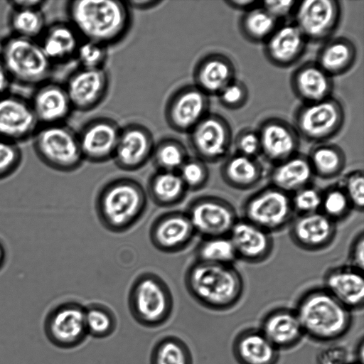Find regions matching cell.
<instances>
[{
	"instance_id": "30",
	"label": "cell",
	"mask_w": 364,
	"mask_h": 364,
	"mask_svg": "<svg viewBox=\"0 0 364 364\" xmlns=\"http://www.w3.org/2000/svg\"><path fill=\"white\" fill-rule=\"evenodd\" d=\"M269 176L270 185L291 195L311 184L315 177L307 155L299 152L274 164Z\"/></svg>"
},
{
	"instance_id": "56",
	"label": "cell",
	"mask_w": 364,
	"mask_h": 364,
	"mask_svg": "<svg viewBox=\"0 0 364 364\" xmlns=\"http://www.w3.org/2000/svg\"><path fill=\"white\" fill-rule=\"evenodd\" d=\"M127 4H129L131 6L137 9H147L149 6H153L154 4L159 3L158 1H129L126 2Z\"/></svg>"
},
{
	"instance_id": "21",
	"label": "cell",
	"mask_w": 364,
	"mask_h": 364,
	"mask_svg": "<svg viewBox=\"0 0 364 364\" xmlns=\"http://www.w3.org/2000/svg\"><path fill=\"white\" fill-rule=\"evenodd\" d=\"M108 86V75L103 68H80L71 75L65 88L73 109L86 112L102 101Z\"/></svg>"
},
{
	"instance_id": "58",
	"label": "cell",
	"mask_w": 364,
	"mask_h": 364,
	"mask_svg": "<svg viewBox=\"0 0 364 364\" xmlns=\"http://www.w3.org/2000/svg\"><path fill=\"white\" fill-rule=\"evenodd\" d=\"M6 260V250L3 244L0 242V269L2 268Z\"/></svg>"
},
{
	"instance_id": "18",
	"label": "cell",
	"mask_w": 364,
	"mask_h": 364,
	"mask_svg": "<svg viewBox=\"0 0 364 364\" xmlns=\"http://www.w3.org/2000/svg\"><path fill=\"white\" fill-rule=\"evenodd\" d=\"M38 122L30 102L6 94L0 97V138L18 144L33 136Z\"/></svg>"
},
{
	"instance_id": "37",
	"label": "cell",
	"mask_w": 364,
	"mask_h": 364,
	"mask_svg": "<svg viewBox=\"0 0 364 364\" xmlns=\"http://www.w3.org/2000/svg\"><path fill=\"white\" fill-rule=\"evenodd\" d=\"M239 26L242 34L250 41L264 43L278 27V21L259 5L245 11Z\"/></svg>"
},
{
	"instance_id": "6",
	"label": "cell",
	"mask_w": 364,
	"mask_h": 364,
	"mask_svg": "<svg viewBox=\"0 0 364 364\" xmlns=\"http://www.w3.org/2000/svg\"><path fill=\"white\" fill-rule=\"evenodd\" d=\"M1 60L11 80L24 85L46 82L53 65L35 40L14 36L4 41Z\"/></svg>"
},
{
	"instance_id": "39",
	"label": "cell",
	"mask_w": 364,
	"mask_h": 364,
	"mask_svg": "<svg viewBox=\"0 0 364 364\" xmlns=\"http://www.w3.org/2000/svg\"><path fill=\"white\" fill-rule=\"evenodd\" d=\"M196 260L233 264L237 259L229 235L204 237L196 248Z\"/></svg>"
},
{
	"instance_id": "2",
	"label": "cell",
	"mask_w": 364,
	"mask_h": 364,
	"mask_svg": "<svg viewBox=\"0 0 364 364\" xmlns=\"http://www.w3.org/2000/svg\"><path fill=\"white\" fill-rule=\"evenodd\" d=\"M148 196L143 186L129 177L105 183L95 197V213L105 229L122 233L131 229L144 214Z\"/></svg>"
},
{
	"instance_id": "55",
	"label": "cell",
	"mask_w": 364,
	"mask_h": 364,
	"mask_svg": "<svg viewBox=\"0 0 364 364\" xmlns=\"http://www.w3.org/2000/svg\"><path fill=\"white\" fill-rule=\"evenodd\" d=\"M11 82V78L0 60V97L7 94Z\"/></svg>"
},
{
	"instance_id": "42",
	"label": "cell",
	"mask_w": 364,
	"mask_h": 364,
	"mask_svg": "<svg viewBox=\"0 0 364 364\" xmlns=\"http://www.w3.org/2000/svg\"><path fill=\"white\" fill-rule=\"evenodd\" d=\"M352 210L351 203L340 184L322 192L319 211L336 223L346 219Z\"/></svg>"
},
{
	"instance_id": "23",
	"label": "cell",
	"mask_w": 364,
	"mask_h": 364,
	"mask_svg": "<svg viewBox=\"0 0 364 364\" xmlns=\"http://www.w3.org/2000/svg\"><path fill=\"white\" fill-rule=\"evenodd\" d=\"M323 287L351 311L363 309V271L350 264L331 268L324 275Z\"/></svg>"
},
{
	"instance_id": "28",
	"label": "cell",
	"mask_w": 364,
	"mask_h": 364,
	"mask_svg": "<svg viewBox=\"0 0 364 364\" xmlns=\"http://www.w3.org/2000/svg\"><path fill=\"white\" fill-rule=\"evenodd\" d=\"M291 87L303 104H310L331 97L333 81L316 62H306L292 73Z\"/></svg>"
},
{
	"instance_id": "12",
	"label": "cell",
	"mask_w": 364,
	"mask_h": 364,
	"mask_svg": "<svg viewBox=\"0 0 364 364\" xmlns=\"http://www.w3.org/2000/svg\"><path fill=\"white\" fill-rule=\"evenodd\" d=\"M196 235L204 237L228 235L238 220L234 206L215 196H201L192 200L186 210Z\"/></svg>"
},
{
	"instance_id": "47",
	"label": "cell",
	"mask_w": 364,
	"mask_h": 364,
	"mask_svg": "<svg viewBox=\"0 0 364 364\" xmlns=\"http://www.w3.org/2000/svg\"><path fill=\"white\" fill-rule=\"evenodd\" d=\"M248 95V90L245 84L235 78L217 96L220 103L224 107L235 110L240 109L246 104Z\"/></svg>"
},
{
	"instance_id": "15",
	"label": "cell",
	"mask_w": 364,
	"mask_h": 364,
	"mask_svg": "<svg viewBox=\"0 0 364 364\" xmlns=\"http://www.w3.org/2000/svg\"><path fill=\"white\" fill-rule=\"evenodd\" d=\"M151 245L164 253L183 251L196 235L186 211H170L159 215L149 228Z\"/></svg>"
},
{
	"instance_id": "45",
	"label": "cell",
	"mask_w": 364,
	"mask_h": 364,
	"mask_svg": "<svg viewBox=\"0 0 364 364\" xmlns=\"http://www.w3.org/2000/svg\"><path fill=\"white\" fill-rule=\"evenodd\" d=\"M75 56L81 68L86 69H102L107 59L106 46L91 41L85 40L80 43Z\"/></svg>"
},
{
	"instance_id": "29",
	"label": "cell",
	"mask_w": 364,
	"mask_h": 364,
	"mask_svg": "<svg viewBox=\"0 0 364 364\" xmlns=\"http://www.w3.org/2000/svg\"><path fill=\"white\" fill-rule=\"evenodd\" d=\"M232 353L239 364H277L279 350L259 328L240 331L232 343Z\"/></svg>"
},
{
	"instance_id": "10",
	"label": "cell",
	"mask_w": 364,
	"mask_h": 364,
	"mask_svg": "<svg viewBox=\"0 0 364 364\" xmlns=\"http://www.w3.org/2000/svg\"><path fill=\"white\" fill-rule=\"evenodd\" d=\"M44 335L54 347L72 350L82 346L88 337L85 322V306L65 301L51 307L43 322Z\"/></svg>"
},
{
	"instance_id": "52",
	"label": "cell",
	"mask_w": 364,
	"mask_h": 364,
	"mask_svg": "<svg viewBox=\"0 0 364 364\" xmlns=\"http://www.w3.org/2000/svg\"><path fill=\"white\" fill-rule=\"evenodd\" d=\"M350 264L360 270H364V234L360 232L353 242L350 247Z\"/></svg>"
},
{
	"instance_id": "5",
	"label": "cell",
	"mask_w": 364,
	"mask_h": 364,
	"mask_svg": "<svg viewBox=\"0 0 364 364\" xmlns=\"http://www.w3.org/2000/svg\"><path fill=\"white\" fill-rule=\"evenodd\" d=\"M127 306L134 321L149 329L160 328L171 319L174 299L168 284L154 272H143L133 281Z\"/></svg>"
},
{
	"instance_id": "60",
	"label": "cell",
	"mask_w": 364,
	"mask_h": 364,
	"mask_svg": "<svg viewBox=\"0 0 364 364\" xmlns=\"http://www.w3.org/2000/svg\"><path fill=\"white\" fill-rule=\"evenodd\" d=\"M350 364H358V363H351Z\"/></svg>"
},
{
	"instance_id": "14",
	"label": "cell",
	"mask_w": 364,
	"mask_h": 364,
	"mask_svg": "<svg viewBox=\"0 0 364 364\" xmlns=\"http://www.w3.org/2000/svg\"><path fill=\"white\" fill-rule=\"evenodd\" d=\"M209 96L195 85H185L168 99L165 119L168 126L181 133H188L208 113Z\"/></svg>"
},
{
	"instance_id": "7",
	"label": "cell",
	"mask_w": 364,
	"mask_h": 364,
	"mask_svg": "<svg viewBox=\"0 0 364 364\" xmlns=\"http://www.w3.org/2000/svg\"><path fill=\"white\" fill-rule=\"evenodd\" d=\"M33 149L48 167L60 172H72L84 161L77 134L63 124L44 125L33 134Z\"/></svg>"
},
{
	"instance_id": "41",
	"label": "cell",
	"mask_w": 364,
	"mask_h": 364,
	"mask_svg": "<svg viewBox=\"0 0 364 364\" xmlns=\"http://www.w3.org/2000/svg\"><path fill=\"white\" fill-rule=\"evenodd\" d=\"M9 25L14 36L35 40L45 31V17L38 8H15Z\"/></svg>"
},
{
	"instance_id": "13",
	"label": "cell",
	"mask_w": 364,
	"mask_h": 364,
	"mask_svg": "<svg viewBox=\"0 0 364 364\" xmlns=\"http://www.w3.org/2000/svg\"><path fill=\"white\" fill-rule=\"evenodd\" d=\"M341 13V6L337 0L298 1L294 11V24L307 41L325 42L336 30Z\"/></svg>"
},
{
	"instance_id": "1",
	"label": "cell",
	"mask_w": 364,
	"mask_h": 364,
	"mask_svg": "<svg viewBox=\"0 0 364 364\" xmlns=\"http://www.w3.org/2000/svg\"><path fill=\"white\" fill-rule=\"evenodd\" d=\"M184 284L190 296L200 306L214 311L231 309L244 293V281L233 264L196 260L187 268Z\"/></svg>"
},
{
	"instance_id": "35",
	"label": "cell",
	"mask_w": 364,
	"mask_h": 364,
	"mask_svg": "<svg viewBox=\"0 0 364 364\" xmlns=\"http://www.w3.org/2000/svg\"><path fill=\"white\" fill-rule=\"evenodd\" d=\"M307 157L314 176L323 180L339 176L346 164V156L342 148L327 142L316 144Z\"/></svg>"
},
{
	"instance_id": "49",
	"label": "cell",
	"mask_w": 364,
	"mask_h": 364,
	"mask_svg": "<svg viewBox=\"0 0 364 364\" xmlns=\"http://www.w3.org/2000/svg\"><path fill=\"white\" fill-rule=\"evenodd\" d=\"M236 153L257 158L261 154V143L257 130L246 128L241 130L234 139Z\"/></svg>"
},
{
	"instance_id": "54",
	"label": "cell",
	"mask_w": 364,
	"mask_h": 364,
	"mask_svg": "<svg viewBox=\"0 0 364 364\" xmlns=\"http://www.w3.org/2000/svg\"><path fill=\"white\" fill-rule=\"evenodd\" d=\"M9 3L11 4L13 9H41V7L46 3V1L40 0H16L9 1Z\"/></svg>"
},
{
	"instance_id": "34",
	"label": "cell",
	"mask_w": 364,
	"mask_h": 364,
	"mask_svg": "<svg viewBox=\"0 0 364 364\" xmlns=\"http://www.w3.org/2000/svg\"><path fill=\"white\" fill-rule=\"evenodd\" d=\"M187 189L178 172L156 171L149 178L146 192L157 206L170 208L181 203Z\"/></svg>"
},
{
	"instance_id": "26",
	"label": "cell",
	"mask_w": 364,
	"mask_h": 364,
	"mask_svg": "<svg viewBox=\"0 0 364 364\" xmlns=\"http://www.w3.org/2000/svg\"><path fill=\"white\" fill-rule=\"evenodd\" d=\"M30 103L38 124L44 125L62 124L73 109L65 87L53 82L38 86Z\"/></svg>"
},
{
	"instance_id": "32",
	"label": "cell",
	"mask_w": 364,
	"mask_h": 364,
	"mask_svg": "<svg viewBox=\"0 0 364 364\" xmlns=\"http://www.w3.org/2000/svg\"><path fill=\"white\" fill-rule=\"evenodd\" d=\"M319 49L316 63L331 77L348 72L354 65L357 50L349 38L339 36L323 42Z\"/></svg>"
},
{
	"instance_id": "3",
	"label": "cell",
	"mask_w": 364,
	"mask_h": 364,
	"mask_svg": "<svg viewBox=\"0 0 364 364\" xmlns=\"http://www.w3.org/2000/svg\"><path fill=\"white\" fill-rule=\"evenodd\" d=\"M68 14L77 33L105 46L121 40L131 23L128 6L118 0L71 1Z\"/></svg>"
},
{
	"instance_id": "43",
	"label": "cell",
	"mask_w": 364,
	"mask_h": 364,
	"mask_svg": "<svg viewBox=\"0 0 364 364\" xmlns=\"http://www.w3.org/2000/svg\"><path fill=\"white\" fill-rule=\"evenodd\" d=\"M187 191L203 189L210 178L207 164L197 157H188L178 171Z\"/></svg>"
},
{
	"instance_id": "25",
	"label": "cell",
	"mask_w": 364,
	"mask_h": 364,
	"mask_svg": "<svg viewBox=\"0 0 364 364\" xmlns=\"http://www.w3.org/2000/svg\"><path fill=\"white\" fill-rule=\"evenodd\" d=\"M259 330L279 350L296 346L304 336L295 311L284 307L268 312Z\"/></svg>"
},
{
	"instance_id": "59",
	"label": "cell",
	"mask_w": 364,
	"mask_h": 364,
	"mask_svg": "<svg viewBox=\"0 0 364 364\" xmlns=\"http://www.w3.org/2000/svg\"><path fill=\"white\" fill-rule=\"evenodd\" d=\"M4 47V41H2L0 39V60H1V55L3 53Z\"/></svg>"
},
{
	"instance_id": "8",
	"label": "cell",
	"mask_w": 364,
	"mask_h": 364,
	"mask_svg": "<svg viewBox=\"0 0 364 364\" xmlns=\"http://www.w3.org/2000/svg\"><path fill=\"white\" fill-rule=\"evenodd\" d=\"M342 103L333 96L323 100L302 104L294 114V125L300 137L316 144L337 135L345 122Z\"/></svg>"
},
{
	"instance_id": "17",
	"label": "cell",
	"mask_w": 364,
	"mask_h": 364,
	"mask_svg": "<svg viewBox=\"0 0 364 364\" xmlns=\"http://www.w3.org/2000/svg\"><path fill=\"white\" fill-rule=\"evenodd\" d=\"M155 144L150 130L142 124H129L121 128L112 160L117 168L135 171L151 159Z\"/></svg>"
},
{
	"instance_id": "19",
	"label": "cell",
	"mask_w": 364,
	"mask_h": 364,
	"mask_svg": "<svg viewBox=\"0 0 364 364\" xmlns=\"http://www.w3.org/2000/svg\"><path fill=\"white\" fill-rule=\"evenodd\" d=\"M261 154L273 164L299 152L300 136L294 125L279 117L264 119L257 129Z\"/></svg>"
},
{
	"instance_id": "4",
	"label": "cell",
	"mask_w": 364,
	"mask_h": 364,
	"mask_svg": "<svg viewBox=\"0 0 364 364\" xmlns=\"http://www.w3.org/2000/svg\"><path fill=\"white\" fill-rule=\"evenodd\" d=\"M294 311L304 335L317 342L328 343L341 338L353 323L352 311L323 287L304 293Z\"/></svg>"
},
{
	"instance_id": "27",
	"label": "cell",
	"mask_w": 364,
	"mask_h": 364,
	"mask_svg": "<svg viewBox=\"0 0 364 364\" xmlns=\"http://www.w3.org/2000/svg\"><path fill=\"white\" fill-rule=\"evenodd\" d=\"M235 66L227 55L209 53L202 58L193 71L194 85L208 96L218 93L235 77Z\"/></svg>"
},
{
	"instance_id": "40",
	"label": "cell",
	"mask_w": 364,
	"mask_h": 364,
	"mask_svg": "<svg viewBox=\"0 0 364 364\" xmlns=\"http://www.w3.org/2000/svg\"><path fill=\"white\" fill-rule=\"evenodd\" d=\"M186 146L179 140L166 138L155 144L151 159L157 171L178 172L188 158Z\"/></svg>"
},
{
	"instance_id": "38",
	"label": "cell",
	"mask_w": 364,
	"mask_h": 364,
	"mask_svg": "<svg viewBox=\"0 0 364 364\" xmlns=\"http://www.w3.org/2000/svg\"><path fill=\"white\" fill-rule=\"evenodd\" d=\"M85 322L88 336L96 339H104L113 335L118 324L114 311L100 303L85 306Z\"/></svg>"
},
{
	"instance_id": "50",
	"label": "cell",
	"mask_w": 364,
	"mask_h": 364,
	"mask_svg": "<svg viewBox=\"0 0 364 364\" xmlns=\"http://www.w3.org/2000/svg\"><path fill=\"white\" fill-rule=\"evenodd\" d=\"M316 360L318 364H350V353L344 346L331 344L319 350Z\"/></svg>"
},
{
	"instance_id": "53",
	"label": "cell",
	"mask_w": 364,
	"mask_h": 364,
	"mask_svg": "<svg viewBox=\"0 0 364 364\" xmlns=\"http://www.w3.org/2000/svg\"><path fill=\"white\" fill-rule=\"evenodd\" d=\"M224 2L230 7L242 11H248L260 5L261 1L255 0H225Z\"/></svg>"
},
{
	"instance_id": "11",
	"label": "cell",
	"mask_w": 364,
	"mask_h": 364,
	"mask_svg": "<svg viewBox=\"0 0 364 364\" xmlns=\"http://www.w3.org/2000/svg\"><path fill=\"white\" fill-rule=\"evenodd\" d=\"M189 145L195 156L206 164L224 160L232 144L229 122L217 113L209 112L189 132Z\"/></svg>"
},
{
	"instance_id": "24",
	"label": "cell",
	"mask_w": 364,
	"mask_h": 364,
	"mask_svg": "<svg viewBox=\"0 0 364 364\" xmlns=\"http://www.w3.org/2000/svg\"><path fill=\"white\" fill-rule=\"evenodd\" d=\"M307 42L294 23L285 24L278 26L265 41L264 52L272 65L287 68L301 58Z\"/></svg>"
},
{
	"instance_id": "22",
	"label": "cell",
	"mask_w": 364,
	"mask_h": 364,
	"mask_svg": "<svg viewBox=\"0 0 364 364\" xmlns=\"http://www.w3.org/2000/svg\"><path fill=\"white\" fill-rule=\"evenodd\" d=\"M228 235L237 259L260 263L267 259L273 252L272 234L242 218H238Z\"/></svg>"
},
{
	"instance_id": "46",
	"label": "cell",
	"mask_w": 364,
	"mask_h": 364,
	"mask_svg": "<svg viewBox=\"0 0 364 364\" xmlns=\"http://www.w3.org/2000/svg\"><path fill=\"white\" fill-rule=\"evenodd\" d=\"M341 186L346 193L353 210L363 212L364 208V175L362 170L349 172L343 178Z\"/></svg>"
},
{
	"instance_id": "16",
	"label": "cell",
	"mask_w": 364,
	"mask_h": 364,
	"mask_svg": "<svg viewBox=\"0 0 364 364\" xmlns=\"http://www.w3.org/2000/svg\"><path fill=\"white\" fill-rule=\"evenodd\" d=\"M120 131L119 124L107 117L87 122L77 134L83 159L94 164L112 159Z\"/></svg>"
},
{
	"instance_id": "9",
	"label": "cell",
	"mask_w": 364,
	"mask_h": 364,
	"mask_svg": "<svg viewBox=\"0 0 364 364\" xmlns=\"http://www.w3.org/2000/svg\"><path fill=\"white\" fill-rule=\"evenodd\" d=\"M242 212V218L271 234L289 225L295 215L291 195L272 185L247 198Z\"/></svg>"
},
{
	"instance_id": "33",
	"label": "cell",
	"mask_w": 364,
	"mask_h": 364,
	"mask_svg": "<svg viewBox=\"0 0 364 364\" xmlns=\"http://www.w3.org/2000/svg\"><path fill=\"white\" fill-rule=\"evenodd\" d=\"M39 44L52 63L70 60L80 45L77 31L65 23H55L46 30Z\"/></svg>"
},
{
	"instance_id": "36",
	"label": "cell",
	"mask_w": 364,
	"mask_h": 364,
	"mask_svg": "<svg viewBox=\"0 0 364 364\" xmlns=\"http://www.w3.org/2000/svg\"><path fill=\"white\" fill-rule=\"evenodd\" d=\"M149 364H193V356L183 338L167 334L159 338L152 346Z\"/></svg>"
},
{
	"instance_id": "20",
	"label": "cell",
	"mask_w": 364,
	"mask_h": 364,
	"mask_svg": "<svg viewBox=\"0 0 364 364\" xmlns=\"http://www.w3.org/2000/svg\"><path fill=\"white\" fill-rule=\"evenodd\" d=\"M336 233V223L320 211L297 215L289 224L291 241L305 251L326 249L333 242Z\"/></svg>"
},
{
	"instance_id": "31",
	"label": "cell",
	"mask_w": 364,
	"mask_h": 364,
	"mask_svg": "<svg viewBox=\"0 0 364 364\" xmlns=\"http://www.w3.org/2000/svg\"><path fill=\"white\" fill-rule=\"evenodd\" d=\"M220 176L224 183L232 188L247 191L262 181L264 168L257 158L235 153L223 160Z\"/></svg>"
},
{
	"instance_id": "48",
	"label": "cell",
	"mask_w": 364,
	"mask_h": 364,
	"mask_svg": "<svg viewBox=\"0 0 364 364\" xmlns=\"http://www.w3.org/2000/svg\"><path fill=\"white\" fill-rule=\"evenodd\" d=\"M22 161V152L18 144L0 138V180L13 174Z\"/></svg>"
},
{
	"instance_id": "44",
	"label": "cell",
	"mask_w": 364,
	"mask_h": 364,
	"mask_svg": "<svg viewBox=\"0 0 364 364\" xmlns=\"http://www.w3.org/2000/svg\"><path fill=\"white\" fill-rule=\"evenodd\" d=\"M322 191L310 184L291 194L294 213L309 214L320 210Z\"/></svg>"
},
{
	"instance_id": "51",
	"label": "cell",
	"mask_w": 364,
	"mask_h": 364,
	"mask_svg": "<svg viewBox=\"0 0 364 364\" xmlns=\"http://www.w3.org/2000/svg\"><path fill=\"white\" fill-rule=\"evenodd\" d=\"M296 1H274L266 0L260 2V6L265 9L271 16L279 21L289 16L294 13Z\"/></svg>"
},
{
	"instance_id": "57",
	"label": "cell",
	"mask_w": 364,
	"mask_h": 364,
	"mask_svg": "<svg viewBox=\"0 0 364 364\" xmlns=\"http://www.w3.org/2000/svg\"><path fill=\"white\" fill-rule=\"evenodd\" d=\"M357 359L358 360V364H363V340L360 341L359 346L358 347V351L356 352Z\"/></svg>"
}]
</instances>
